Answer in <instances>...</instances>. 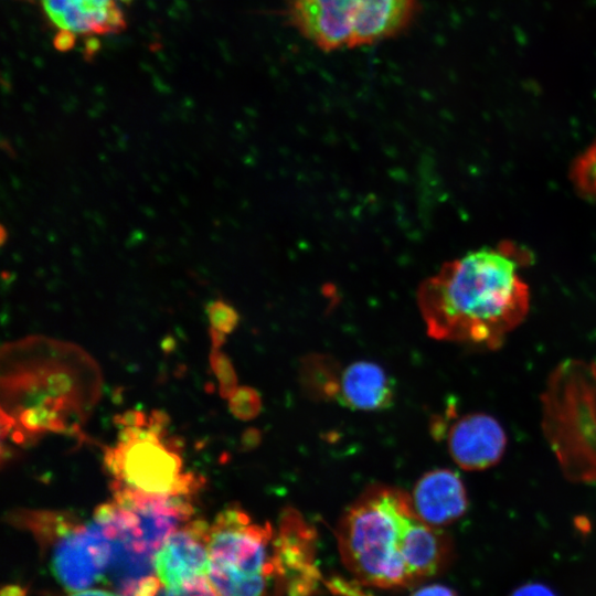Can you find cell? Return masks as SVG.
<instances>
[{
    "label": "cell",
    "mask_w": 596,
    "mask_h": 596,
    "mask_svg": "<svg viewBox=\"0 0 596 596\" xmlns=\"http://www.w3.org/2000/svg\"><path fill=\"white\" fill-rule=\"evenodd\" d=\"M529 253L511 242L444 264L417 290L427 333L496 350L525 319L530 291L519 269Z\"/></svg>",
    "instance_id": "cell-1"
},
{
    "label": "cell",
    "mask_w": 596,
    "mask_h": 596,
    "mask_svg": "<svg viewBox=\"0 0 596 596\" xmlns=\"http://www.w3.org/2000/svg\"><path fill=\"white\" fill-rule=\"evenodd\" d=\"M339 551L360 584L406 587L436 574L450 555V540L414 512L411 496L375 485L347 509L337 530Z\"/></svg>",
    "instance_id": "cell-2"
},
{
    "label": "cell",
    "mask_w": 596,
    "mask_h": 596,
    "mask_svg": "<svg viewBox=\"0 0 596 596\" xmlns=\"http://www.w3.org/2000/svg\"><path fill=\"white\" fill-rule=\"evenodd\" d=\"M276 531L253 523L240 507L220 512L209 528V579L219 596H267L277 583Z\"/></svg>",
    "instance_id": "cell-3"
},
{
    "label": "cell",
    "mask_w": 596,
    "mask_h": 596,
    "mask_svg": "<svg viewBox=\"0 0 596 596\" xmlns=\"http://www.w3.org/2000/svg\"><path fill=\"white\" fill-rule=\"evenodd\" d=\"M417 0H291V24L317 46L330 51L371 44L402 31Z\"/></svg>",
    "instance_id": "cell-4"
},
{
    "label": "cell",
    "mask_w": 596,
    "mask_h": 596,
    "mask_svg": "<svg viewBox=\"0 0 596 596\" xmlns=\"http://www.w3.org/2000/svg\"><path fill=\"white\" fill-rule=\"evenodd\" d=\"M107 456L108 467L121 486L153 494H187L192 477L181 473V460L158 433L132 425Z\"/></svg>",
    "instance_id": "cell-5"
},
{
    "label": "cell",
    "mask_w": 596,
    "mask_h": 596,
    "mask_svg": "<svg viewBox=\"0 0 596 596\" xmlns=\"http://www.w3.org/2000/svg\"><path fill=\"white\" fill-rule=\"evenodd\" d=\"M113 546L94 520L62 534L52 556L55 578L70 592L88 589L108 574Z\"/></svg>",
    "instance_id": "cell-6"
},
{
    "label": "cell",
    "mask_w": 596,
    "mask_h": 596,
    "mask_svg": "<svg viewBox=\"0 0 596 596\" xmlns=\"http://www.w3.org/2000/svg\"><path fill=\"white\" fill-rule=\"evenodd\" d=\"M315 533L297 511L283 513L275 535L277 586L289 596H309L320 574L315 564Z\"/></svg>",
    "instance_id": "cell-7"
},
{
    "label": "cell",
    "mask_w": 596,
    "mask_h": 596,
    "mask_svg": "<svg viewBox=\"0 0 596 596\" xmlns=\"http://www.w3.org/2000/svg\"><path fill=\"white\" fill-rule=\"evenodd\" d=\"M448 450L454 461L469 471L497 465L507 447V435L491 415L472 413L460 417L447 433Z\"/></svg>",
    "instance_id": "cell-8"
},
{
    "label": "cell",
    "mask_w": 596,
    "mask_h": 596,
    "mask_svg": "<svg viewBox=\"0 0 596 596\" xmlns=\"http://www.w3.org/2000/svg\"><path fill=\"white\" fill-rule=\"evenodd\" d=\"M209 526L196 521L174 531L155 556V571L166 588L177 587L210 572Z\"/></svg>",
    "instance_id": "cell-9"
},
{
    "label": "cell",
    "mask_w": 596,
    "mask_h": 596,
    "mask_svg": "<svg viewBox=\"0 0 596 596\" xmlns=\"http://www.w3.org/2000/svg\"><path fill=\"white\" fill-rule=\"evenodd\" d=\"M415 514L433 526L446 525L461 518L468 497L459 476L449 469H434L422 476L411 496Z\"/></svg>",
    "instance_id": "cell-10"
},
{
    "label": "cell",
    "mask_w": 596,
    "mask_h": 596,
    "mask_svg": "<svg viewBox=\"0 0 596 596\" xmlns=\"http://www.w3.org/2000/svg\"><path fill=\"white\" fill-rule=\"evenodd\" d=\"M47 20L58 31L74 35H105L126 28L115 0H41Z\"/></svg>",
    "instance_id": "cell-11"
},
{
    "label": "cell",
    "mask_w": 596,
    "mask_h": 596,
    "mask_svg": "<svg viewBox=\"0 0 596 596\" xmlns=\"http://www.w3.org/2000/svg\"><path fill=\"white\" fill-rule=\"evenodd\" d=\"M394 398V383L376 363L358 361L340 372L336 400L359 411L387 408Z\"/></svg>",
    "instance_id": "cell-12"
},
{
    "label": "cell",
    "mask_w": 596,
    "mask_h": 596,
    "mask_svg": "<svg viewBox=\"0 0 596 596\" xmlns=\"http://www.w3.org/2000/svg\"><path fill=\"white\" fill-rule=\"evenodd\" d=\"M340 373L326 356L309 359L305 368V382L319 397L336 398Z\"/></svg>",
    "instance_id": "cell-13"
},
{
    "label": "cell",
    "mask_w": 596,
    "mask_h": 596,
    "mask_svg": "<svg viewBox=\"0 0 596 596\" xmlns=\"http://www.w3.org/2000/svg\"><path fill=\"white\" fill-rule=\"evenodd\" d=\"M571 179L583 198L596 200V140L575 159Z\"/></svg>",
    "instance_id": "cell-14"
},
{
    "label": "cell",
    "mask_w": 596,
    "mask_h": 596,
    "mask_svg": "<svg viewBox=\"0 0 596 596\" xmlns=\"http://www.w3.org/2000/svg\"><path fill=\"white\" fill-rule=\"evenodd\" d=\"M230 411L240 419H252L262 408L258 393L247 386L237 387L228 397Z\"/></svg>",
    "instance_id": "cell-15"
},
{
    "label": "cell",
    "mask_w": 596,
    "mask_h": 596,
    "mask_svg": "<svg viewBox=\"0 0 596 596\" xmlns=\"http://www.w3.org/2000/svg\"><path fill=\"white\" fill-rule=\"evenodd\" d=\"M205 310L211 329H214L225 336L231 333L238 323L237 311L222 299L210 301L206 305Z\"/></svg>",
    "instance_id": "cell-16"
},
{
    "label": "cell",
    "mask_w": 596,
    "mask_h": 596,
    "mask_svg": "<svg viewBox=\"0 0 596 596\" xmlns=\"http://www.w3.org/2000/svg\"><path fill=\"white\" fill-rule=\"evenodd\" d=\"M211 365L219 380L221 395L230 397L237 389V379L230 359L220 351V348H213Z\"/></svg>",
    "instance_id": "cell-17"
},
{
    "label": "cell",
    "mask_w": 596,
    "mask_h": 596,
    "mask_svg": "<svg viewBox=\"0 0 596 596\" xmlns=\"http://www.w3.org/2000/svg\"><path fill=\"white\" fill-rule=\"evenodd\" d=\"M327 587L337 596H372L356 581L333 576L327 581Z\"/></svg>",
    "instance_id": "cell-18"
},
{
    "label": "cell",
    "mask_w": 596,
    "mask_h": 596,
    "mask_svg": "<svg viewBox=\"0 0 596 596\" xmlns=\"http://www.w3.org/2000/svg\"><path fill=\"white\" fill-rule=\"evenodd\" d=\"M412 596H457L450 588L434 584L427 585L415 590Z\"/></svg>",
    "instance_id": "cell-19"
},
{
    "label": "cell",
    "mask_w": 596,
    "mask_h": 596,
    "mask_svg": "<svg viewBox=\"0 0 596 596\" xmlns=\"http://www.w3.org/2000/svg\"><path fill=\"white\" fill-rule=\"evenodd\" d=\"M512 596H555L547 587L541 584H528L517 589Z\"/></svg>",
    "instance_id": "cell-20"
},
{
    "label": "cell",
    "mask_w": 596,
    "mask_h": 596,
    "mask_svg": "<svg viewBox=\"0 0 596 596\" xmlns=\"http://www.w3.org/2000/svg\"><path fill=\"white\" fill-rule=\"evenodd\" d=\"M76 42V35L67 31H57L54 38V46L62 52L68 51L74 47Z\"/></svg>",
    "instance_id": "cell-21"
},
{
    "label": "cell",
    "mask_w": 596,
    "mask_h": 596,
    "mask_svg": "<svg viewBox=\"0 0 596 596\" xmlns=\"http://www.w3.org/2000/svg\"><path fill=\"white\" fill-rule=\"evenodd\" d=\"M0 596H26V589L19 585H8L1 589Z\"/></svg>",
    "instance_id": "cell-22"
},
{
    "label": "cell",
    "mask_w": 596,
    "mask_h": 596,
    "mask_svg": "<svg viewBox=\"0 0 596 596\" xmlns=\"http://www.w3.org/2000/svg\"><path fill=\"white\" fill-rule=\"evenodd\" d=\"M71 596H120L102 589H84L74 592Z\"/></svg>",
    "instance_id": "cell-23"
},
{
    "label": "cell",
    "mask_w": 596,
    "mask_h": 596,
    "mask_svg": "<svg viewBox=\"0 0 596 596\" xmlns=\"http://www.w3.org/2000/svg\"><path fill=\"white\" fill-rule=\"evenodd\" d=\"M123 1H125V2H130L131 0H123Z\"/></svg>",
    "instance_id": "cell-24"
},
{
    "label": "cell",
    "mask_w": 596,
    "mask_h": 596,
    "mask_svg": "<svg viewBox=\"0 0 596 596\" xmlns=\"http://www.w3.org/2000/svg\"><path fill=\"white\" fill-rule=\"evenodd\" d=\"M24 1H34V0H24Z\"/></svg>",
    "instance_id": "cell-25"
}]
</instances>
